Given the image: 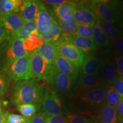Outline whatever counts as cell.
<instances>
[{"mask_svg": "<svg viewBox=\"0 0 123 123\" xmlns=\"http://www.w3.org/2000/svg\"><path fill=\"white\" fill-rule=\"evenodd\" d=\"M48 92L47 86L41 84L38 80L29 79L20 81L14 86L12 99L17 105L34 104L39 109L42 100Z\"/></svg>", "mask_w": 123, "mask_h": 123, "instance_id": "1", "label": "cell"}, {"mask_svg": "<svg viewBox=\"0 0 123 123\" xmlns=\"http://www.w3.org/2000/svg\"><path fill=\"white\" fill-rule=\"evenodd\" d=\"M28 54L24 49V40L14 38L5 41L0 44V73L7 71L12 63Z\"/></svg>", "mask_w": 123, "mask_h": 123, "instance_id": "2", "label": "cell"}, {"mask_svg": "<svg viewBox=\"0 0 123 123\" xmlns=\"http://www.w3.org/2000/svg\"><path fill=\"white\" fill-rule=\"evenodd\" d=\"M55 43L59 54L71 62L77 68H80L86 55L71 42V37L62 31L61 38Z\"/></svg>", "mask_w": 123, "mask_h": 123, "instance_id": "3", "label": "cell"}, {"mask_svg": "<svg viewBox=\"0 0 123 123\" xmlns=\"http://www.w3.org/2000/svg\"><path fill=\"white\" fill-rule=\"evenodd\" d=\"M117 1H92L85 2L95 15L96 19L116 24Z\"/></svg>", "mask_w": 123, "mask_h": 123, "instance_id": "4", "label": "cell"}, {"mask_svg": "<svg viewBox=\"0 0 123 123\" xmlns=\"http://www.w3.org/2000/svg\"><path fill=\"white\" fill-rule=\"evenodd\" d=\"M107 87L97 88L78 95L79 96V102L83 107L88 110V113H92L93 110H100L105 107Z\"/></svg>", "mask_w": 123, "mask_h": 123, "instance_id": "5", "label": "cell"}, {"mask_svg": "<svg viewBox=\"0 0 123 123\" xmlns=\"http://www.w3.org/2000/svg\"><path fill=\"white\" fill-rule=\"evenodd\" d=\"M100 76L107 86L112 85V83L118 76L115 63L111 50L105 49L100 53Z\"/></svg>", "mask_w": 123, "mask_h": 123, "instance_id": "6", "label": "cell"}, {"mask_svg": "<svg viewBox=\"0 0 123 123\" xmlns=\"http://www.w3.org/2000/svg\"><path fill=\"white\" fill-rule=\"evenodd\" d=\"M7 72L10 78L16 82L30 79V54L12 63Z\"/></svg>", "mask_w": 123, "mask_h": 123, "instance_id": "7", "label": "cell"}, {"mask_svg": "<svg viewBox=\"0 0 123 123\" xmlns=\"http://www.w3.org/2000/svg\"><path fill=\"white\" fill-rule=\"evenodd\" d=\"M53 64H49L39 54L37 51L30 53L31 78L47 80L51 71Z\"/></svg>", "mask_w": 123, "mask_h": 123, "instance_id": "8", "label": "cell"}, {"mask_svg": "<svg viewBox=\"0 0 123 123\" xmlns=\"http://www.w3.org/2000/svg\"><path fill=\"white\" fill-rule=\"evenodd\" d=\"M41 113L47 116H55L62 113V104L55 91L47 93L40 105Z\"/></svg>", "mask_w": 123, "mask_h": 123, "instance_id": "9", "label": "cell"}, {"mask_svg": "<svg viewBox=\"0 0 123 123\" xmlns=\"http://www.w3.org/2000/svg\"><path fill=\"white\" fill-rule=\"evenodd\" d=\"M54 90L62 93L68 92L74 84L68 76L59 72L54 64L47 80Z\"/></svg>", "mask_w": 123, "mask_h": 123, "instance_id": "10", "label": "cell"}, {"mask_svg": "<svg viewBox=\"0 0 123 123\" xmlns=\"http://www.w3.org/2000/svg\"><path fill=\"white\" fill-rule=\"evenodd\" d=\"M76 89L78 95L100 87H107V85L99 75H84L80 74L77 79Z\"/></svg>", "mask_w": 123, "mask_h": 123, "instance_id": "11", "label": "cell"}, {"mask_svg": "<svg viewBox=\"0 0 123 123\" xmlns=\"http://www.w3.org/2000/svg\"><path fill=\"white\" fill-rule=\"evenodd\" d=\"M1 21L7 35V39L16 38V36L24 24L19 13H12L1 18Z\"/></svg>", "mask_w": 123, "mask_h": 123, "instance_id": "12", "label": "cell"}, {"mask_svg": "<svg viewBox=\"0 0 123 123\" xmlns=\"http://www.w3.org/2000/svg\"><path fill=\"white\" fill-rule=\"evenodd\" d=\"M39 33H43L52 27L55 20L47 10L43 2L39 1L38 10L35 19Z\"/></svg>", "mask_w": 123, "mask_h": 123, "instance_id": "13", "label": "cell"}, {"mask_svg": "<svg viewBox=\"0 0 123 123\" xmlns=\"http://www.w3.org/2000/svg\"><path fill=\"white\" fill-rule=\"evenodd\" d=\"M53 64L59 72L68 76L74 84L75 83L79 76V71L71 62L58 54Z\"/></svg>", "mask_w": 123, "mask_h": 123, "instance_id": "14", "label": "cell"}, {"mask_svg": "<svg viewBox=\"0 0 123 123\" xmlns=\"http://www.w3.org/2000/svg\"><path fill=\"white\" fill-rule=\"evenodd\" d=\"M73 14V18L78 24L94 25L96 17L92 12L86 6L85 2L76 4Z\"/></svg>", "mask_w": 123, "mask_h": 123, "instance_id": "15", "label": "cell"}, {"mask_svg": "<svg viewBox=\"0 0 123 123\" xmlns=\"http://www.w3.org/2000/svg\"><path fill=\"white\" fill-rule=\"evenodd\" d=\"M76 5L73 2H67L57 6H53L51 10V15L55 21H68L73 17L74 11Z\"/></svg>", "mask_w": 123, "mask_h": 123, "instance_id": "16", "label": "cell"}, {"mask_svg": "<svg viewBox=\"0 0 123 123\" xmlns=\"http://www.w3.org/2000/svg\"><path fill=\"white\" fill-rule=\"evenodd\" d=\"M100 62L96 53H92L85 58L80 67V74L84 75H99Z\"/></svg>", "mask_w": 123, "mask_h": 123, "instance_id": "17", "label": "cell"}, {"mask_svg": "<svg viewBox=\"0 0 123 123\" xmlns=\"http://www.w3.org/2000/svg\"><path fill=\"white\" fill-rule=\"evenodd\" d=\"M39 1H23L19 13L24 22L35 21L38 10Z\"/></svg>", "mask_w": 123, "mask_h": 123, "instance_id": "18", "label": "cell"}, {"mask_svg": "<svg viewBox=\"0 0 123 123\" xmlns=\"http://www.w3.org/2000/svg\"><path fill=\"white\" fill-rule=\"evenodd\" d=\"M71 42L85 54L86 57L94 53L97 49V46L94 41L91 38H84L76 35L71 37Z\"/></svg>", "mask_w": 123, "mask_h": 123, "instance_id": "19", "label": "cell"}, {"mask_svg": "<svg viewBox=\"0 0 123 123\" xmlns=\"http://www.w3.org/2000/svg\"><path fill=\"white\" fill-rule=\"evenodd\" d=\"M37 52L49 64H53L58 54L55 42H44L38 48Z\"/></svg>", "mask_w": 123, "mask_h": 123, "instance_id": "20", "label": "cell"}, {"mask_svg": "<svg viewBox=\"0 0 123 123\" xmlns=\"http://www.w3.org/2000/svg\"><path fill=\"white\" fill-rule=\"evenodd\" d=\"M23 4L21 0H0L1 18L12 13H18Z\"/></svg>", "mask_w": 123, "mask_h": 123, "instance_id": "21", "label": "cell"}, {"mask_svg": "<svg viewBox=\"0 0 123 123\" xmlns=\"http://www.w3.org/2000/svg\"><path fill=\"white\" fill-rule=\"evenodd\" d=\"M62 33V30L59 25L55 21L52 27L48 31L43 33H39L38 36L43 39L44 42L51 41V42H56L61 38Z\"/></svg>", "mask_w": 123, "mask_h": 123, "instance_id": "22", "label": "cell"}, {"mask_svg": "<svg viewBox=\"0 0 123 123\" xmlns=\"http://www.w3.org/2000/svg\"><path fill=\"white\" fill-rule=\"evenodd\" d=\"M93 39L97 46L105 47L110 44L108 39L96 19L93 26Z\"/></svg>", "mask_w": 123, "mask_h": 123, "instance_id": "23", "label": "cell"}, {"mask_svg": "<svg viewBox=\"0 0 123 123\" xmlns=\"http://www.w3.org/2000/svg\"><path fill=\"white\" fill-rule=\"evenodd\" d=\"M96 20L99 22L101 29L107 37L109 42L112 43L113 41L116 39V38L117 37L118 35H119L121 31L117 28V27L115 26L114 24H112L110 22H107V21L98 19Z\"/></svg>", "mask_w": 123, "mask_h": 123, "instance_id": "24", "label": "cell"}, {"mask_svg": "<svg viewBox=\"0 0 123 123\" xmlns=\"http://www.w3.org/2000/svg\"><path fill=\"white\" fill-rule=\"evenodd\" d=\"M37 26L35 21L25 22L22 28L16 36V38L25 40L32 35H38Z\"/></svg>", "mask_w": 123, "mask_h": 123, "instance_id": "25", "label": "cell"}, {"mask_svg": "<svg viewBox=\"0 0 123 123\" xmlns=\"http://www.w3.org/2000/svg\"><path fill=\"white\" fill-rule=\"evenodd\" d=\"M100 123H119L116 107L105 106L101 111Z\"/></svg>", "mask_w": 123, "mask_h": 123, "instance_id": "26", "label": "cell"}, {"mask_svg": "<svg viewBox=\"0 0 123 123\" xmlns=\"http://www.w3.org/2000/svg\"><path fill=\"white\" fill-rule=\"evenodd\" d=\"M44 42L43 39L37 35H32L28 38L24 40V47L25 50L30 54L37 50Z\"/></svg>", "mask_w": 123, "mask_h": 123, "instance_id": "27", "label": "cell"}, {"mask_svg": "<svg viewBox=\"0 0 123 123\" xmlns=\"http://www.w3.org/2000/svg\"><path fill=\"white\" fill-rule=\"evenodd\" d=\"M56 22L59 25L63 33L71 37L76 35L78 24L73 17L68 21L58 20Z\"/></svg>", "mask_w": 123, "mask_h": 123, "instance_id": "28", "label": "cell"}, {"mask_svg": "<svg viewBox=\"0 0 123 123\" xmlns=\"http://www.w3.org/2000/svg\"><path fill=\"white\" fill-rule=\"evenodd\" d=\"M92 113L84 112L83 114L68 113L67 116V123H92Z\"/></svg>", "mask_w": 123, "mask_h": 123, "instance_id": "29", "label": "cell"}, {"mask_svg": "<svg viewBox=\"0 0 123 123\" xmlns=\"http://www.w3.org/2000/svg\"><path fill=\"white\" fill-rule=\"evenodd\" d=\"M120 100L121 98L115 91L113 86H108L105 92V106L116 107Z\"/></svg>", "mask_w": 123, "mask_h": 123, "instance_id": "30", "label": "cell"}, {"mask_svg": "<svg viewBox=\"0 0 123 123\" xmlns=\"http://www.w3.org/2000/svg\"><path fill=\"white\" fill-rule=\"evenodd\" d=\"M38 108L34 104H24L17 105V110L26 118H30L34 116Z\"/></svg>", "mask_w": 123, "mask_h": 123, "instance_id": "31", "label": "cell"}, {"mask_svg": "<svg viewBox=\"0 0 123 123\" xmlns=\"http://www.w3.org/2000/svg\"><path fill=\"white\" fill-rule=\"evenodd\" d=\"M3 117L6 123H27V118L22 115L12 114L3 111Z\"/></svg>", "mask_w": 123, "mask_h": 123, "instance_id": "32", "label": "cell"}, {"mask_svg": "<svg viewBox=\"0 0 123 123\" xmlns=\"http://www.w3.org/2000/svg\"><path fill=\"white\" fill-rule=\"evenodd\" d=\"M93 25L78 24L76 35L84 38L93 39Z\"/></svg>", "mask_w": 123, "mask_h": 123, "instance_id": "33", "label": "cell"}, {"mask_svg": "<svg viewBox=\"0 0 123 123\" xmlns=\"http://www.w3.org/2000/svg\"><path fill=\"white\" fill-rule=\"evenodd\" d=\"M116 26L123 29V1H117L116 9Z\"/></svg>", "mask_w": 123, "mask_h": 123, "instance_id": "34", "label": "cell"}, {"mask_svg": "<svg viewBox=\"0 0 123 123\" xmlns=\"http://www.w3.org/2000/svg\"><path fill=\"white\" fill-rule=\"evenodd\" d=\"M115 54H123V32L120 31L119 35L112 43Z\"/></svg>", "mask_w": 123, "mask_h": 123, "instance_id": "35", "label": "cell"}, {"mask_svg": "<svg viewBox=\"0 0 123 123\" xmlns=\"http://www.w3.org/2000/svg\"><path fill=\"white\" fill-rule=\"evenodd\" d=\"M112 86L121 99H123V78L118 75L113 81Z\"/></svg>", "mask_w": 123, "mask_h": 123, "instance_id": "36", "label": "cell"}, {"mask_svg": "<svg viewBox=\"0 0 123 123\" xmlns=\"http://www.w3.org/2000/svg\"><path fill=\"white\" fill-rule=\"evenodd\" d=\"M113 59L116 65L118 75L123 78V54H115Z\"/></svg>", "mask_w": 123, "mask_h": 123, "instance_id": "37", "label": "cell"}, {"mask_svg": "<svg viewBox=\"0 0 123 123\" xmlns=\"http://www.w3.org/2000/svg\"><path fill=\"white\" fill-rule=\"evenodd\" d=\"M46 123H67V118L62 115L55 116H46Z\"/></svg>", "mask_w": 123, "mask_h": 123, "instance_id": "38", "label": "cell"}, {"mask_svg": "<svg viewBox=\"0 0 123 123\" xmlns=\"http://www.w3.org/2000/svg\"><path fill=\"white\" fill-rule=\"evenodd\" d=\"M9 85V80L4 75L0 74V98L7 91Z\"/></svg>", "mask_w": 123, "mask_h": 123, "instance_id": "39", "label": "cell"}, {"mask_svg": "<svg viewBox=\"0 0 123 123\" xmlns=\"http://www.w3.org/2000/svg\"><path fill=\"white\" fill-rule=\"evenodd\" d=\"M28 123H46V115L43 114L41 112H39L37 115L30 118L27 119Z\"/></svg>", "mask_w": 123, "mask_h": 123, "instance_id": "40", "label": "cell"}, {"mask_svg": "<svg viewBox=\"0 0 123 123\" xmlns=\"http://www.w3.org/2000/svg\"><path fill=\"white\" fill-rule=\"evenodd\" d=\"M118 120L120 123H123V99H121L116 107Z\"/></svg>", "mask_w": 123, "mask_h": 123, "instance_id": "41", "label": "cell"}, {"mask_svg": "<svg viewBox=\"0 0 123 123\" xmlns=\"http://www.w3.org/2000/svg\"><path fill=\"white\" fill-rule=\"evenodd\" d=\"M7 39V35L2 22H0V44Z\"/></svg>", "mask_w": 123, "mask_h": 123, "instance_id": "42", "label": "cell"}, {"mask_svg": "<svg viewBox=\"0 0 123 123\" xmlns=\"http://www.w3.org/2000/svg\"><path fill=\"white\" fill-rule=\"evenodd\" d=\"M44 2L46 4H49V5H53L54 6H57L59 5L63 4L64 3L67 2V1H64V0H47V1H44Z\"/></svg>", "mask_w": 123, "mask_h": 123, "instance_id": "43", "label": "cell"}, {"mask_svg": "<svg viewBox=\"0 0 123 123\" xmlns=\"http://www.w3.org/2000/svg\"><path fill=\"white\" fill-rule=\"evenodd\" d=\"M3 120H4V117H3V111L1 108V104H0V123L2 122Z\"/></svg>", "mask_w": 123, "mask_h": 123, "instance_id": "44", "label": "cell"}, {"mask_svg": "<svg viewBox=\"0 0 123 123\" xmlns=\"http://www.w3.org/2000/svg\"><path fill=\"white\" fill-rule=\"evenodd\" d=\"M1 123H5V121H4V120H3L2 121V122H1Z\"/></svg>", "mask_w": 123, "mask_h": 123, "instance_id": "45", "label": "cell"}, {"mask_svg": "<svg viewBox=\"0 0 123 123\" xmlns=\"http://www.w3.org/2000/svg\"><path fill=\"white\" fill-rule=\"evenodd\" d=\"M0 22H2V21H1V17H0Z\"/></svg>", "mask_w": 123, "mask_h": 123, "instance_id": "46", "label": "cell"}, {"mask_svg": "<svg viewBox=\"0 0 123 123\" xmlns=\"http://www.w3.org/2000/svg\"><path fill=\"white\" fill-rule=\"evenodd\" d=\"M0 104H1V103H0Z\"/></svg>", "mask_w": 123, "mask_h": 123, "instance_id": "47", "label": "cell"}, {"mask_svg": "<svg viewBox=\"0 0 123 123\" xmlns=\"http://www.w3.org/2000/svg\"></svg>", "mask_w": 123, "mask_h": 123, "instance_id": "48", "label": "cell"}]
</instances>
